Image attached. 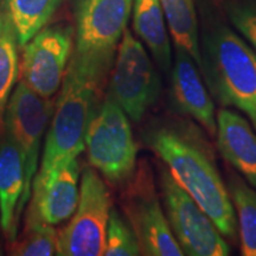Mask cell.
Segmentation results:
<instances>
[{"mask_svg": "<svg viewBox=\"0 0 256 256\" xmlns=\"http://www.w3.org/2000/svg\"><path fill=\"white\" fill-rule=\"evenodd\" d=\"M102 87L94 76L70 58L48 127L31 194L46 188L60 170L86 150V134L98 108Z\"/></svg>", "mask_w": 256, "mask_h": 256, "instance_id": "6da1fadb", "label": "cell"}, {"mask_svg": "<svg viewBox=\"0 0 256 256\" xmlns=\"http://www.w3.org/2000/svg\"><path fill=\"white\" fill-rule=\"evenodd\" d=\"M146 140L174 180L206 211L220 232L226 238H235L232 200L212 158L200 142L170 128L153 130Z\"/></svg>", "mask_w": 256, "mask_h": 256, "instance_id": "7a4b0ae2", "label": "cell"}, {"mask_svg": "<svg viewBox=\"0 0 256 256\" xmlns=\"http://www.w3.org/2000/svg\"><path fill=\"white\" fill-rule=\"evenodd\" d=\"M203 68L212 94L224 106L238 108L256 128V54L226 28L206 42Z\"/></svg>", "mask_w": 256, "mask_h": 256, "instance_id": "3957f363", "label": "cell"}, {"mask_svg": "<svg viewBox=\"0 0 256 256\" xmlns=\"http://www.w3.org/2000/svg\"><path fill=\"white\" fill-rule=\"evenodd\" d=\"M134 0H78L72 57L102 86L132 14Z\"/></svg>", "mask_w": 256, "mask_h": 256, "instance_id": "277c9868", "label": "cell"}, {"mask_svg": "<svg viewBox=\"0 0 256 256\" xmlns=\"http://www.w3.org/2000/svg\"><path fill=\"white\" fill-rule=\"evenodd\" d=\"M86 151L92 168L112 185L134 177L138 147L126 113L110 98L98 106L86 134Z\"/></svg>", "mask_w": 256, "mask_h": 256, "instance_id": "5b68a950", "label": "cell"}, {"mask_svg": "<svg viewBox=\"0 0 256 256\" xmlns=\"http://www.w3.org/2000/svg\"><path fill=\"white\" fill-rule=\"evenodd\" d=\"M110 95L130 120L139 122L158 101L162 83L145 48L126 28L110 70Z\"/></svg>", "mask_w": 256, "mask_h": 256, "instance_id": "8992f818", "label": "cell"}, {"mask_svg": "<svg viewBox=\"0 0 256 256\" xmlns=\"http://www.w3.org/2000/svg\"><path fill=\"white\" fill-rule=\"evenodd\" d=\"M112 210L110 188L94 168L83 170L75 214L58 230L60 256L104 255L106 232Z\"/></svg>", "mask_w": 256, "mask_h": 256, "instance_id": "52a82bcc", "label": "cell"}, {"mask_svg": "<svg viewBox=\"0 0 256 256\" xmlns=\"http://www.w3.org/2000/svg\"><path fill=\"white\" fill-rule=\"evenodd\" d=\"M54 110L52 98L38 95L22 81L14 87L6 106L4 128L18 146L24 166V192L19 203V216L30 200L32 184L40 168L42 142Z\"/></svg>", "mask_w": 256, "mask_h": 256, "instance_id": "ba28073f", "label": "cell"}, {"mask_svg": "<svg viewBox=\"0 0 256 256\" xmlns=\"http://www.w3.org/2000/svg\"><path fill=\"white\" fill-rule=\"evenodd\" d=\"M160 178L166 217L184 255H229V246L206 211L188 196L168 170H162Z\"/></svg>", "mask_w": 256, "mask_h": 256, "instance_id": "9c48e42d", "label": "cell"}, {"mask_svg": "<svg viewBox=\"0 0 256 256\" xmlns=\"http://www.w3.org/2000/svg\"><path fill=\"white\" fill-rule=\"evenodd\" d=\"M74 51L70 26L44 28L24 46L20 62L22 82L46 98L60 92Z\"/></svg>", "mask_w": 256, "mask_h": 256, "instance_id": "30bf717a", "label": "cell"}, {"mask_svg": "<svg viewBox=\"0 0 256 256\" xmlns=\"http://www.w3.org/2000/svg\"><path fill=\"white\" fill-rule=\"evenodd\" d=\"M124 209L139 242L140 252L148 256H183L168 217L162 212L151 177L142 170L127 183Z\"/></svg>", "mask_w": 256, "mask_h": 256, "instance_id": "8fae6325", "label": "cell"}, {"mask_svg": "<svg viewBox=\"0 0 256 256\" xmlns=\"http://www.w3.org/2000/svg\"><path fill=\"white\" fill-rule=\"evenodd\" d=\"M172 92L182 113L200 124L211 136L216 134L215 104L202 81L198 66L183 50H177L172 66Z\"/></svg>", "mask_w": 256, "mask_h": 256, "instance_id": "7c38bea8", "label": "cell"}, {"mask_svg": "<svg viewBox=\"0 0 256 256\" xmlns=\"http://www.w3.org/2000/svg\"><path fill=\"white\" fill-rule=\"evenodd\" d=\"M81 168L74 159L46 188L31 194L28 210L54 226L70 220L78 204Z\"/></svg>", "mask_w": 256, "mask_h": 256, "instance_id": "4fadbf2b", "label": "cell"}, {"mask_svg": "<svg viewBox=\"0 0 256 256\" xmlns=\"http://www.w3.org/2000/svg\"><path fill=\"white\" fill-rule=\"evenodd\" d=\"M24 192L22 153L5 130L0 142V228L12 243L18 236V209Z\"/></svg>", "mask_w": 256, "mask_h": 256, "instance_id": "5bb4252c", "label": "cell"}, {"mask_svg": "<svg viewBox=\"0 0 256 256\" xmlns=\"http://www.w3.org/2000/svg\"><path fill=\"white\" fill-rule=\"evenodd\" d=\"M216 133L222 156L256 188V133L248 121L222 110L217 115Z\"/></svg>", "mask_w": 256, "mask_h": 256, "instance_id": "9a60e30c", "label": "cell"}, {"mask_svg": "<svg viewBox=\"0 0 256 256\" xmlns=\"http://www.w3.org/2000/svg\"><path fill=\"white\" fill-rule=\"evenodd\" d=\"M132 14L136 34L151 51L159 68L168 72L172 68L171 46L160 2L134 0Z\"/></svg>", "mask_w": 256, "mask_h": 256, "instance_id": "2e32d148", "label": "cell"}, {"mask_svg": "<svg viewBox=\"0 0 256 256\" xmlns=\"http://www.w3.org/2000/svg\"><path fill=\"white\" fill-rule=\"evenodd\" d=\"M166 24L177 49L183 50L203 68V58L198 42V24L192 0H159Z\"/></svg>", "mask_w": 256, "mask_h": 256, "instance_id": "e0dca14e", "label": "cell"}, {"mask_svg": "<svg viewBox=\"0 0 256 256\" xmlns=\"http://www.w3.org/2000/svg\"><path fill=\"white\" fill-rule=\"evenodd\" d=\"M18 37L4 2H0V128H4L6 106L20 75Z\"/></svg>", "mask_w": 256, "mask_h": 256, "instance_id": "ac0fdd59", "label": "cell"}, {"mask_svg": "<svg viewBox=\"0 0 256 256\" xmlns=\"http://www.w3.org/2000/svg\"><path fill=\"white\" fill-rule=\"evenodd\" d=\"M4 6L24 46L46 26L63 0H4Z\"/></svg>", "mask_w": 256, "mask_h": 256, "instance_id": "d6986e66", "label": "cell"}, {"mask_svg": "<svg viewBox=\"0 0 256 256\" xmlns=\"http://www.w3.org/2000/svg\"><path fill=\"white\" fill-rule=\"evenodd\" d=\"M14 256H52L58 250V230L42 220L36 214L26 212L24 232L10 243Z\"/></svg>", "mask_w": 256, "mask_h": 256, "instance_id": "ffe728a7", "label": "cell"}, {"mask_svg": "<svg viewBox=\"0 0 256 256\" xmlns=\"http://www.w3.org/2000/svg\"><path fill=\"white\" fill-rule=\"evenodd\" d=\"M229 188L238 214L241 254L256 256V191L236 177L232 179Z\"/></svg>", "mask_w": 256, "mask_h": 256, "instance_id": "44dd1931", "label": "cell"}, {"mask_svg": "<svg viewBox=\"0 0 256 256\" xmlns=\"http://www.w3.org/2000/svg\"><path fill=\"white\" fill-rule=\"evenodd\" d=\"M142 254L136 235L116 209L110 210L106 232V256H136Z\"/></svg>", "mask_w": 256, "mask_h": 256, "instance_id": "7402d4cb", "label": "cell"}, {"mask_svg": "<svg viewBox=\"0 0 256 256\" xmlns=\"http://www.w3.org/2000/svg\"><path fill=\"white\" fill-rule=\"evenodd\" d=\"M229 16L235 28L256 50V2L234 6Z\"/></svg>", "mask_w": 256, "mask_h": 256, "instance_id": "603a6c76", "label": "cell"}]
</instances>
